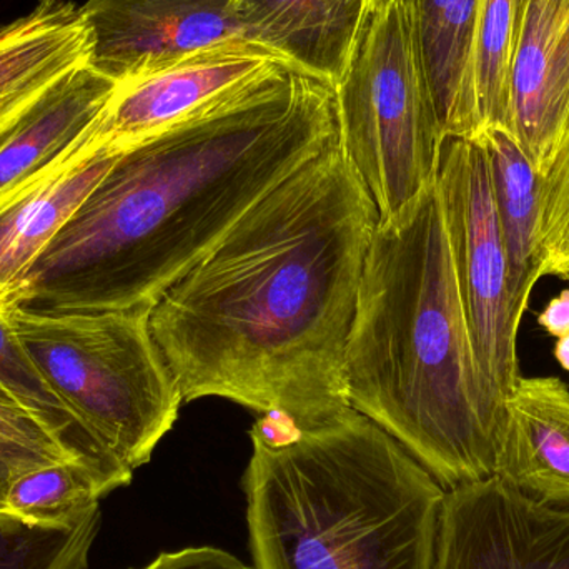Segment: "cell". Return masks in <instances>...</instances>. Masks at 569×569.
<instances>
[{
    "label": "cell",
    "instance_id": "obj_11",
    "mask_svg": "<svg viewBox=\"0 0 569 569\" xmlns=\"http://www.w3.org/2000/svg\"><path fill=\"white\" fill-rule=\"evenodd\" d=\"M569 117V0H523L510 67V136L537 176Z\"/></svg>",
    "mask_w": 569,
    "mask_h": 569
},
{
    "label": "cell",
    "instance_id": "obj_9",
    "mask_svg": "<svg viewBox=\"0 0 569 569\" xmlns=\"http://www.w3.org/2000/svg\"><path fill=\"white\" fill-rule=\"evenodd\" d=\"M89 66L116 80L142 79L243 39L233 0H87Z\"/></svg>",
    "mask_w": 569,
    "mask_h": 569
},
{
    "label": "cell",
    "instance_id": "obj_19",
    "mask_svg": "<svg viewBox=\"0 0 569 569\" xmlns=\"http://www.w3.org/2000/svg\"><path fill=\"white\" fill-rule=\"evenodd\" d=\"M0 383L116 490L130 485L133 470L123 465L57 393L17 337L7 311H0Z\"/></svg>",
    "mask_w": 569,
    "mask_h": 569
},
{
    "label": "cell",
    "instance_id": "obj_2",
    "mask_svg": "<svg viewBox=\"0 0 569 569\" xmlns=\"http://www.w3.org/2000/svg\"><path fill=\"white\" fill-rule=\"evenodd\" d=\"M337 136L335 87L272 63L127 147L40 253L17 308L153 307Z\"/></svg>",
    "mask_w": 569,
    "mask_h": 569
},
{
    "label": "cell",
    "instance_id": "obj_1",
    "mask_svg": "<svg viewBox=\"0 0 569 569\" xmlns=\"http://www.w3.org/2000/svg\"><path fill=\"white\" fill-rule=\"evenodd\" d=\"M377 226L337 136L153 305V340L183 401L298 420L350 407L345 348Z\"/></svg>",
    "mask_w": 569,
    "mask_h": 569
},
{
    "label": "cell",
    "instance_id": "obj_25",
    "mask_svg": "<svg viewBox=\"0 0 569 569\" xmlns=\"http://www.w3.org/2000/svg\"><path fill=\"white\" fill-rule=\"evenodd\" d=\"M129 569H256L213 547L186 548V550L162 553L143 568Z\"/></svg>",
    "mask_w": 569,
    "mask_h": 569
},
{
    "label": "cell",
    "instance_id": "obj_13",
    "mask_svg": "<svg viewBox=\"0 0 569 569\" xmlns=\"http://www.w3.org/2000/svg\"><path fill=\"white\" fill-rule=\"evenodd\" d=\"M495 477L569 508V387L561 378L520 377L505 398Z\"/></svg>",
    "mask_w": 569,
    "mask_h": 569
},
{
    "label": "cell",
    "instance_id": "obj_22",
    "mask_svg": "<svg viewBox=\"0 0 569 569\" xmlns=\"http://www.w3.org/2000/svg\"><path fill=\"white\" fill-rule=\"evenodd\" d=\"M523 0H481L475 39V79L485 132L510 133V67Z\"/></svg>",
    "mask_w": 569,
    "mask_h": 569
},
{
    "label": "cell",
    "instance_id": "obj_7",
    "mask_svg": "<svg viewBox=\"0 0 569 569\" xmlns=\"http://www.w3.org/2000/svg\"><path fill=\"white\" fill-rule=\"evenodd\" d=\"M437 187L475 357L491 395L503 407L521 377L518 333L523 313L510 293L485 143L445 139Z\"/></svg>",
    "mask_w": 569,
    "mask_h": 569
},
{
    "label": "cell",
    "instance_id": "obj_20",
    "mask_svg": "<svg viewBox=\"0 0 569 569\" xmlns=\"http://www.w3.org/2000/svg\"><path fill=\"white\" fill-rule=\"evenodd\" d=\"M116 491L109 480L82 461H60L22 475L7 493V513L36 525H70Z\"/></svg>",
    "mask_w": 569,
    "mask_h": 569
},
{
    "label": "cell",
    "instance_id": "obj_8",
    "mask_svg": "<svg viewBox=\"0 0 569 569\" xmlns=\"http://www.w3.org/2000/svg\"><path fill=\"white\" fill-rule=\"evenodd\" d=\"M437 569H569V508L498 477L447 490Z\"/></svg>",
    "mask_w": 569,
    "mask_h": 569
},
{
    "label": "cell",
    "instance_id": "obj_6",
    "mask_svg": "<svg viewBox=\"0 0 569 569\" xmlns=\"http://www.w3.org/2000/svg\"><path fill=\"white\" fill-rule=\"evenodd\" d=\"M335 97L345 156L390 219L437 183L445 143L401 0H371Z\"/></svg>",
    "mask_w": 569,
    "mask_h": 569
},
{
    "label": "cell",
    "instance_id": "obj_14",
    "mask_svg": "<svg viewBox=\"0 0 569 569\" xmlns=\"http://www.w3.org/2000/svg\"><path fill=\"white\" fill-rule=\"evenodd\" d=\"M117 87L86 63L27 110L0 139V209L86 142Z\"/></svg>",
    "mask_w": 569,
    "mask_h": 569
},
{
    "label": "cell",
    "instance_id": "obj_24",
    "mask_svg": "<svg viewBox=\"0 0 569 569\" xmlns=\"http://www.w3.org/2000/svg\"><path fill=\"white\" fill-rule=\"evenodd\" d=\"M540 277L569 282V117L538 176Z\"/></svg>",
    "mask_w": 569,
    "mask_h": 569
},
{
    "label": "cell",
    "instance_id": "obj_26",
    "mask_svg": "<svg viewBox=\"0 0 569 569\" xmlns=\"http://www.w3.org/2000/svg\"><path fill=\"white\" fill-rule=\"evenodd\" d=\"M537 320L550 337L557 340L567 337L569 335V288H565L557 297L551 298L538 313Z\"/></svg>",
    "mask_w": 569,
    "mask_h": 569
},
{
    "label": "cell",
    "instance_id": "obj_4",
    "mask_svg": "<svg viewBox=\"0 0 569 569\" xmlns=\"http://www.w3.org/2000/svg\"><path fill=\"white\" fill-rule=\"evenodd\" d=\"M243 475L256 569H437L447 490L351 407L263 415Z\"/></svg>",
    "mask_w": 569,
    "mask_h": 569
},
{
    "label": "cell",
    "instance_id": "obj_5",
    "mask_svg": "<svg viewBox=\"0 0 569 569\" xmlns=\"http://www.w3.org/2000/svg\"><path fill=\"white\" fill-rule=\"evenodd\" d=\"M152 308L10 311L13 331L49 383L130 470L149 463L183 403L153 340Z\"/></svg>",
    "mask_w": 569,
    "mask_h": 569
},
{
    "label": "cell",
    "instance_id": "obj_15",
    "mask_svg": "<svg viewBox=\"0 0 569 569\" xmlns=\"http://www.w3.org/2000/svg\"><path fill=\"white\" fill-rule=\"evenodd\" d=\"M92 39L82 7L39 0L0 26V139L63 77L90 60Z\"/></svg>",
    "mask_w": 569,
    "mask_h": 569
},
{
    "label": "cell",
    "instance_id": "obj_16",
    "mask_svg": "<svg viewBox=\"0 0 569 569\" xmlns=\"http://www.w3.org/2000/svg\"><path fill=\"white\" fill-rule=\"evenodd\" d=\"M371 0H233L242 37L337 86Z\"/></svg>",
    "mask_w": 569,
    "mask_h": 569
},
{
    "label": "cell",
    "instance_id": "obj_27",
    "mask_svg": "<svg viewBox=\"0 0 569 569\" xmlns=\"http://www.w3.org/2000/svg\"><path fill=\"white\" fill-rule=\"evenodd\" d=\"M555 360L558 361L563 370L569 371V335L563 338H558L553 348Z\"/></svg>",
    "mask_w": 569,
    "mask_h": 569
},
{
    "label": "cell",
    "instance_id": "obj_21",
    "mask_svg": "<svg viewBox=\"0 0 569 569\" xmlns=\"http://www.w3.org/2000/svg\"><path fill=\"white\" fill-rule=\"evenodd\" d=\"M100 508L70 525L27 523L0 510V569H89Z\"/></svg>",
    "mask_w": 569,
    "mask_h": 569
},
{
    "label": "cell",
    "instance_id": "obj_17",
    "mask_svg": "<svg viewBox=\"0 0 569 569\" xmlns=\"http://www.w3.org/2000/svg\"><path fill=\"white\" fill-rule=\"evenodd\" d=\"M445 139L485 136L475 79L481 0H401Z\"/></svg>",
    "mask_w": 569,
    "mask_h": 569
},
{
    "label": "cell",
    "instance_id": "obj_3",
    "mask_svg": "<svg viewBox=\"0 0 569 569\" xmlns=\"http://www.w3.org/2000/svg\"><path fill=\"white\" fill-rule=\"evenodd\" d=\"M348 405L445 490L497 473L503 407L481 375L437 183L378 220L343 358Z\"/></svg>",
    "mask_w": 569,
    "mask_h": 569
},
{
    "label": "cell",
    "instance_id": "obj_12",
    "mask_svg": "<svg viewBox=\"0 0 569 569\" xmlns=\"http://www.w3.org/2000/svg\"><path fill=\"white\" fill-rule=\"evenodd\" d=\"M126 149L86 142L0 209V311L17 308L33 263Z\"/></svg>",
    "mask_w": 569,
    "mask_h": 569
},
{
    "label": "cell",
    "instance_id": "obj_10",
    "mask_svg": "<svg viewBox=\"0 0 569 569\" xmlns=\"http://www.w3.org/2000/svg\"><path fill=\"white\" fill-rule=\"evenodd\" d=\"M276 62L284 60L240 39L206 50L163 72L119 82L90 129L89 142L127 149Z\"/></svg>",
    "mask_w": 569,
    "mask_h": 569
},
{
    "label": "cell",
    "instance_id": "obj_23",
    "mask_svg": "<svg viewBox=\"0 0 569 569\" xmlns=\"http://www.w3.org/2000/svg\"><path fill=\"white\" fill-rule=\"evenodd\" d=\"M60 461L82 460L0 383V510L22 475Z\"/></svg>",
    "mask_w": 569,
    "mask_h": 569
},
{
    "label": "cell",
    "instance_id": "obj_18",
    "mask_svg": "<svg viewBox=\"0 0 569 569\" xmlns=\"http://www.w3.org/2000/svg\"><path fill=\"white\" fill-rule=\"evenodd\" d=\"M495 207L508 257V283L515 307L527 313L540 282L538 262V176L517 140L503 129L485 132Z\"/></svg>",
    "mask_w": 569,
    "mask_h": 569
}]
</instances>
